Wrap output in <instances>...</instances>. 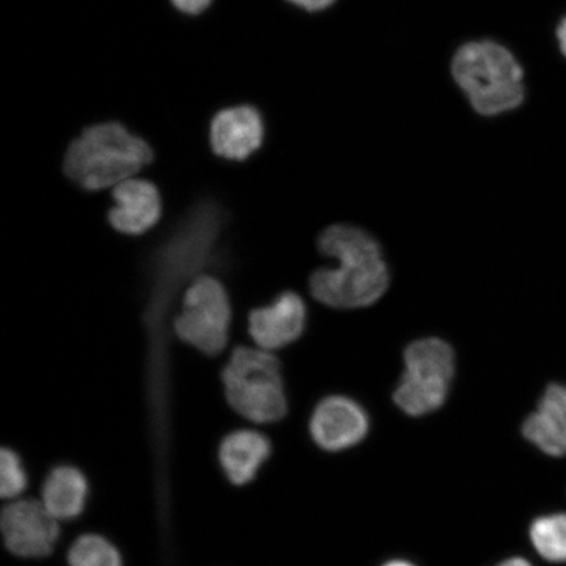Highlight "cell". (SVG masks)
Returning a JSON list of instances; mask_svg holds the SVG:
<instances>
[{
    "label": "cell",
    "mask_w": 566,
    "mask_h": 566,
    "mask_svg": "<svg viewBox=\"0 0 566 566\" xmlns=\"http://www.w3.org/2000/svg\"><path fill=\"white\" fill-rule=\"evenodd\" d=\"M60 521L42 501L18 499L3 507L2 534L7 549L21 558L52 555L61 535Z\"/></svg>",
    "instance_id": "cell-7"
},
{
    "label": "cell",
    "mask_w": 566,
    "mask_h": 566,
    "mask_svg": "<svg viewBox=\"0 0 566 566\" xmlns=\"http://www.w3.org/2000/svg\"><path fill=\"white\" fill-rule=\"evenodd\" d=\"M232 303L228 289L211 274H198L184 290L172 321L177 339L207 357L228 348Z\"/></svg>",
    "instance_id": "cell-6"
},
{
    "label": "cell",
    "mask_w": 566,
    "mask_h": 566,
    "mask_svg": "<svg viewBox=\"0 0 566 566\" xmlns=\"http://www.w3.org/2000/svg\"><path fill=\"white\" fill-rule=\"evenodd\" d=\"M224 398L239 416L254 423L285 419L289 401L281 360L258 346L239 345L221 373Z\"/></svg>",
    "instance_id": "cell-3"
},
{
    "label": "cell",
    "mask_w": 566,
    "mask_h": 566,
    "mask_svg": "<svg viewBox=\"0 0 566 566\" xmlns=\"http://www.w3.org/2000/svg\"><path fill=\"white\" fill-rule=\"evenodd\" d=\"M108 209L111 228L125 237H140L153 230L161 219L163 200L157 186L132 177L112 189Z\"/></svg>",
    "instance_id": "cell-10"
},
{
    "label": "cell",
    "mask_w": 566,
    "mask_h": 566,
    "mask_svg": "<svg viewBox=\"0 0 566 566\" xmlns=\"http://www.w3.org/2000/svg\"><path fill=\"white\" fill-rule=\"evenodd\" d=\"M521 431L543 454L566 458V386H548L534 412L523 421Z\"/></svg>",
    "instance_id": "cell-12"
},
{
    "label": "cell",
    "mask_w": 566,
    "mask_h": 566,
    "mask_svg": "<svg viewBox=\"0 0 566 566\" xmlns=\"http://www.w3.org/2000/svg\"><path fill=\"white\" fill-rule=\"evenodd\" d=\"M67 562L70 566H124L115 544L95 534L77 537L69 549Z\"/></svg>",
    "instance_id": "cell-16"
},
{
    "label": "cell",
    "mask_w": 566,
    "mask_h": 566,
    "mask_svg": "<svg viewBox=\"0 0 566 566\" xmlns=\"http://www.w3.org/2000/svg\"><path fill=\"white\" fill-rule=\"evenodd\" d=\"M90 486L87 478L74 465L55 467L42 485V504L55 520H76L86 509Z\"/></svg>",
    "instance_id": "cell-14"
},
{
    "label": "cell",
    "mask_w": 566,
    "mask_h": 566,
    "mask_svg": "<svg viewBox=\"0 0 566 566\" xmlns=\"http://www.w3.org/2000/svg\"><path fill=\"white\" fill-rule=\"evenodd\" d=\"M452 74L481 115L513 111L525 98L520 62L495 42L475 41L460 48L452 61Z\"/></svg>",
    "instance_id": "cell-4"
},
{
    "label": "cell",
    "mask_w": 566,
    "mask_h": 566,
    "mask_svg": "<svg viewBox=\"0 0 566 566\" xmlns=\"http://www.w3.org/2000/svg\"><path fill=\"white\" fill-rule=\"evenodd\" d=\"M264 140V124L252 106L223 109L212 118L210 144L219 158L243 161L256 153Z\"/></svg>",
    "instance_id": "cell-11"
},
{
    "label": "cell",
    "mask_w": 566,
    "mask_h": 566,
    "mask_svg": "<svg viewBox=\"0 0 566 566\" xmlns=\"http://www.w3.org/2000/svg\"><path fill=\"white\" fill-rule=\"evenodd\" d=\"M289 2L307 11H322L334 4L335 0H289Z\"/></svg>",
    "instance_id": "cell-19"
},
{
    "label": "cell",
    "mask_w": 566,
    "mask_h": 566,
    "mask_svg": "<svg viewBox=\"0 0 566 566\" xmlns=\"http://www.w3.org/2000/svg\"><path fill=\"white\" fill-rule=\"evenodd\" d=\"M528 539L543 560L566 563V513L536 516L528 527Z\"/></svg>",
    "instance_id": "cell-15"
},
{
    "label": "cell",
    "mask_w": 566,
    "mask_h": 566,
    "mask_svg": "<svg viewBox=\"0 0 566 566\" xmlns=\"http://www.w3.org/2000/svg\"><path fill=\"white\" fill-rule=\"evenodd\" d=\"M307 325V307L302 296L283 292L273 302L253 308L247 329L254 346L275 352L298 342Z\"/></svg>",
    "instance_id": "cell-9"
},
{
    "label": "cell",
    "mask_w": 566,
    "mask_h": 566,
    "mask_svg": "<svg viewBox=\"0 0 566 566\" xmlns=\"http://www.w3.org/2000/svg\"><path fill=\"white\" fill-rule=\"evenodd\" d=\"M28 486L23 460L15 450L4 448L0 452V494L3 500H18Z\"/></svg>",
    "instance_id": "cell-17"
},
{
    "label": "cell",
    "mask_w": 566,
    "mask_h": 566,
    "mask_svg": "<svg viewBox=\"0 0 566 566\" xmlns=\"http://www.w3.org/2000/svg\"><path fill=\"white\" fill-rule=\"evenodd\" d=\"M392 399L402 413L423 417L441 409L448 401L455 377L457 358L452 346L440 337H423L410 343Z\"/></svg>",
    "instance_id": "cell-5"
},
{
    "label": "cell",
    "mask_w": 566,
    "mask_h": 566,
    "mask_svg": "<svg viewBox=\"0 0 566 566\" xmlns=\"http://www.w3.org/2000/svg\"><path fill=\"white\" fill-rule=\"evenodd\" d=\"M147 142L117 123L87 127L67 148L63 171L77 188L102 192L136 177L151 165Z\"/></svg>",
    "instance_id": "cell-2"
},
{
    "label": "cell",
    "mask_w": 566,
    "mask_h": 566,
    "mask_svg": "<svg viewBox=\"0 0 566 566\" xmlns=\"http://www.w3.org/2000/svg\"><path fill=\"white\" fill-rule=\"evenodd\" d=\"M380 566H419L415 563L407 560V558H391V560H387Z\"/></svg>",
    "instance_id": "cell-22"
},
{
    "label": "cell",
    "mask_w": 566,
    "mask_h": 566,
    "mask_svg": "<svg viewBox=\"0 0 566 566\" xmlns=\"http://www.w3.org/2000/svg\"><path fill=\"white\" fill-rule=\"evenodd\" d=\"M493 566H534L531 564L527 558L521 557V556H512L505 558V560H502L497 564H494Z\"/></svg>",
    "instance_id": "cell-21"
},
{
    "label": "cell",
    "mask_w": 566,
    "mask_h": 566,
    "mask_svg": "<svg viewBox=\"0 0 566 566\" xmlns=\"http://www.w3.org/2000/svg\"><path fill=\"white\" fill-rule=\"evenodd\" d=\"M177 10L188 13V15H198L208 9L211 0H172Z\"/></svg>",
    "instance_id": "cell-18"
},
{
    "label": "cell",
    "mask_w": 566,
    "mask_h": 566,
    "mask_svg": "<svg viewBox=\"0 0 566 566\" xmlns=\"http://www.w3.org/2000/svg\"><path fill=\"white\" fill-rule=\"evenodd\" d=\"M558 46L566 59V17L560 21L556 31Z\"/></svg>",
    "instance_id": "cell-20"
},
{
    "label": "cell",
    "mask_w": 566,
    "mask_h": 566,
    "mask_svg": "<svg viewBox=\"0 0 566 566\" xmlns=\"http://www.w3.org/2000/svg\"><path fill=\"white\" fill-rule=\"evenodd\" d=\"M311 440L325 452L357 448L370 431V417L357 400L331 395L317 402L308 422Z\"/></svg>",
    "instance_id": "cell-8"
},
{
    "label": "cell",
    "mask_w": 566,
    "mask_h": 566,
    "mask_svg": "<svg viewBox=\"0 0 566 566\" xmlns=\"http://www.w3.org/2000/svg\"><path fill=\"white\" fill-rule=\"evenodd\" d=\"M318 252L337 264L317 269L308 287L313 298L335 310L371 306L389 286L384 251L369 232L352 224H332L317 239Z\"/></svg>",
    "instance_id": "cell-1"
},
{
    "label": "cell",
    "mask_w": 566,
    "mask_h": 566,
    "mask_svg": "<svg viewBox=\"0 0 566 566\" xmlns=\"http://www.w3.org/2000/svg\"><path fill=\"white\" fill-rule=\"evenodd\" d=\"M272 442L258 430L240 429L223 438L219 446V463L231 484L252 483L272 455Z\"/></svg>",
    "instance_id": "cell-13"
}]
</instances>
